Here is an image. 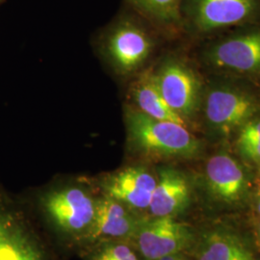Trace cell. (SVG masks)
<instances>
[{
    "label": "cell",
    "mask_w": 260,
    "mask_h": 260,
    "mask_svg": "<svg viewBox=\"0 0 260 260\" xmlns=\"http://www.w3.org/2000/svg\"><path fill=\"white\" fill-rule=\"evenodd\" d=\"M183 260H187V258H186V257H184V259Z\"/></svg>",
    "instance_id": "obj_20"
},
{
    "label": "cell",
    "mask_w": 260,
    "mask_h": 260,
    "mask_svg": "<svg viewBox=\"0 0 260 260\" xmlns=\"http://www.w3.org/2000/svg\"><path fill=\"white\" fill-rule=\"evenodd\" d=\"M209 192L228 205L240 203L249 189V180L241 165L231 155H213L205 166Z\"/></svg>",
    "instance_id": "obj_10"
},
{
    "label": "cell",
    "mask_w": 260,
    "mask_h": 260,
    "mask_svg": "<svg viewBox=\"0 0 260 260\" xmlns=\"http://www.w3.org/2000/svg\"><path fill=\"white\" fill-rule=\"evenodd\" d=\"M256 207H257V210L260 214V193L258 197H257V201H256Z\"/></svg>",
    "instance_id": "obj_19"
},
{
    "label": "cell",
    "mask_w": 260,
    "mask_h": 260,
    "mask_svg": "<svg viewBox=\"0 0 260 260\" xmlns=\"http://www.w3.org/2000/svg\"><path fill=\"white\" fill-rule=\"evenodd\" d=\"M196 245L198 260H254L249 244L241 235L228 229L216 228L205 232Z\"/></svg>",
    "instance_id": "obj_14"
},
{
    "label": "cell",
    "mask_w": 260,
    "mask_h": 260,
    "mask_svg": "<svg viewBox=\"0 0 260 260\" xmlns=\"http://www.w3.org/2000/svg\"><path fill=\"white\" fill-rule=\"evenodd\" d=\"M155 75L156 83L170 107L187 120L200 103L201 83L195 73L182 62L168 61Z\"/></svg>",
    "instance_id": "obj_8"
},
{
    "label": "cell",
    "mask_w": 260,
    "mask_h": 260,
    "mask_svg": "<svg viewBox=\"0 0 260 260\" xmlns=\"http://www.w3.org/2000/svg\"><path fill=\"white\" fill-rule=\"evenodd\" d=\"M151 49L149 36L131 21H121L108 39L107 51L114 67L121 74L136 71Z\"/></svg>",
    "instance_id": "obj_9"
},
{
    "label": "cell",
    "mask_w": 260,
    "mask_h": 260,
    "mask_svg": "<svg viewBox=\"0 0 260 260\" xmlns=\"http://www.w3.org/2000/svg\"><path fill=\"white\" fill-rule=\"evenodd\" d=\"M132 98L138 110L160 121H172L187 127L186 121L174 111L164 100L158 88L155 75L152 74L141 76L132 88Z\"/></svg>",
    "instance_id": "obj_15"
},
{
    "label": "cell",
    "mask_w": 260,
    "mask_h": 260,
    "mask_svg": "<svg viewBox=\"0 0 260 260\" xmlns=\"http://www.w3.org/2000/svg\"><path fill=\"white\" fill-rule=\"evenodd\" d=\"M127 146L132 153L148 159H192L201 142L184 125L160 121L138 109L126 112Z\"/></svg>",
    "instance_id": "obj_3"
},
{
    "label": "cell",
    "mask_w": 260,
    "mask_h": 260,
    "mask_svg": "<svg viewBox=\"0 0 260 260\" xmlns=\"http://www.w3.org/2000/svg\"><path fill=\"white\" fill-rule=\"evenodd\" d=\"M144 15L158 22L175 24L181 20L183 0H128Z\"/></svg>",
    "instance_id": "obj_17"
},
{
    "label": "cell",
    "mask_w": 260,
    "mask_h": 260,
    "mask_svg": "<svg viewBox=\"0 0 260 260\" xmlns=\"http://www.w3.org/2000/svg\"><path fill=\"white\" fill-rule=\"evenodd\" d=\"M259 233H260V225H259Z\"/></svg>",
    "instance_id": "obj_21"
},
{
    "label": "cell",
    "mask_w": 260,
    "mask_h": 260,
    "mask_svg": "<svg viewBox=\"0 0 260 260\" xmlns=\"http://www.w3.org/2000/svg\"><path fill=\"white\" fill-rule=\"evenodd\" d=\"M157 182V176L149 168L137 164L121 168L99 179L95 189L139 215L148 213L151 198Z\"/></svg>",
    "instance_id": "obj_6"
},
{
    "label": "cell",
    "mask_w": 260,
    "mask_h": 260,
    "mask_svg": "<svg viewBox=\"0 0 260 260\" xmlns=\"http://www.w3.org/2000/svg\"><path fill=\"white\" fill-rule=\"evenodd\" d=\"M23 197L0 187V260H66Z\"/></svg>",
    "instance_id": "obj_2"
},
{
    "label": "cell",
    "mask_w": 260,
    "mask_h": 260,
    "mask_svg": "<svg viewBox=\"0 0 260 260\" xmlns=\"http://www.w3.org/2000/svg\"><path fill=\"white\" fill-rule=\"evenodd\" d=\"M157 182L151 198L149 216L178 217L191 204V186L185 175L173 167L158 170Z\"/></svg>",
    "instance_id": "obj_13"
},
{
    "label": "cell",
    "mask_w": 260,
    "mask_h": 260,
    "mask_svg": "<svg viewBox=\"0 0 260 260\" xmlns=\"http://www.w3.org/2000/svg\"><path fill=\"white\" fill-rule=\"evenodd\" d=\"M209 59L218 68L260 75V29L223 40L210 51Z\"/></svg>",
    "instance_id": "obj_11"
},
{
    "label": "cell",
    "mask_w": 260,
    "mask_h": 260,
    "mask_svg": "<svg viewBox=\"0 0 260 260\" xmlns=\"http://www.w3.org/2000/svg\"><path fill=\"white\" fill-rule=\"evenodd\" d=\"M130 242L144 260H158L183 253L196 243V234L189 223L177 217L145 215Z\"/></svg>",
    "instance_id": "obj_4"
},
{
    "label": "cell",
    "mask_w": 260,
    "mask_h": 260,
    "mask_svg": "<svg viewBox=\"0 0 260 260\" xmlns=\"http://www.w3.org/2000/svg\"><path fill=\"white\" fill-rule=\"evenodd\" d=\"M100 193L91 186L69 182L23 197L40 223L67 252H78L93 232Z\"/></svg>",
    "instance_id": "obj_1"
},
{
    "label": "cell",
    "mask_w": 260,
    "mask_h": 260,
    "mask_svg": "<svg viewBox=\"0 0 260 260\" xmlns=\"http://www.w3.org/2000/svg\"><path fill=\"white\" fill-rule=\"evenodd\" d=\"M186 17L196 30L210 32L260 17V0H185Z\"/></svg>",
    "instance_id": "obj_7"
},
{
    "label": "cell",
    "mask_w": 260,
    "mask_h": 260,
    "mask_svg": "<svg viewBox=\"0 0 260 260\" xmlns=\"http://www.w3.org/2000/svg\"><path fill=\"white\" fill-rule=\"evenodd\" d=\"M142 217L120 202L100 194L93 232L88 245L109 240L130 241Z\"/></svg>",
    "instance_id": "obj_12"
},
{
    "label": "cell",
    "mask_w": 260,
    "mask_h": 260,
    "mask_svg": "<svg viewBox=\"0 0 260 260\" xmlns=\"http://www.w3.org/2000/svg\"><path fill=\"white\" fill-rule=\"evenodd\" d=\"M237 146L242 155L260 164V120H251L240 128Z\"/></svg>",
    "instance_id": "obj_18"
},
{
    "label": "cell",
    "mask_w": 260,
    "mask_h": 260,
    "mask_svg": "<svg viewBox=\"0 0 260 260\" xmlns=\"http://www.w3.org/2000/svg\"><path fill=\"white\" fill-rule=\"evenodd\" d=\"M260 112V99L234 85L212 87L205 101V116L214 130L230 134L253 120Z\"/></svg>",
    "instance_id": "obj_5"
},
{
    "label": "cell",
    "mask_w": 260,
    "mask_h": 260,
    "mask_svg": "<svg viewBox=\"0 0 260 260\" xmlns=\"http://www.w3.org/2000/svg\"><path fill=\"white\" fill-rule=\"evenodd\" d=\"M81 260H144L126 240L95 242L77 252Z\"/></svg>",
    "instance_id": "obj_16"
}]
</instances>
